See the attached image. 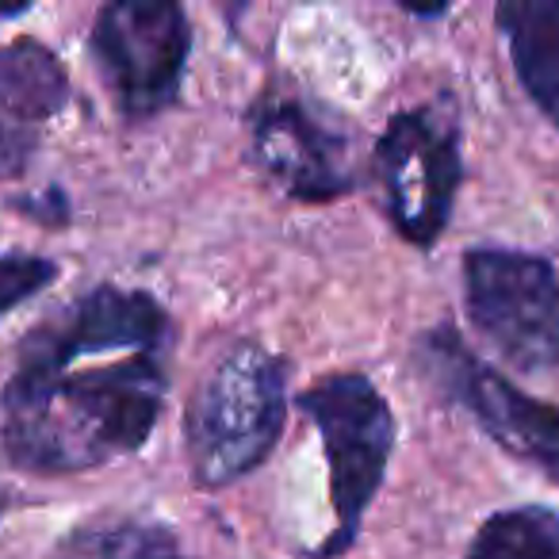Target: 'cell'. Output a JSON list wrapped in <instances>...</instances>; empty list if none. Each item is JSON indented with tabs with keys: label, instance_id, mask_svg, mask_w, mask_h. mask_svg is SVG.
Instances as JSON below:
<instances>
[{
	"label": "cell",
	"instance_id": "cell-1",
	"mask_svg": "<svg viewBox=\"0 0 559 559\" xmlns=\"http://www.w3.org/2000/svg\"><path fill=\"white\" fill-rule=\"evenodd\" d=\"M173 322L150 292L100 288L20 342L0 391V444L20 472L73 475L139 452L169 395Z\"/></svg>",
	"mask_w": 559,
	"mask_h": 559
},
{
	"label": "cell",
	"instance_id": "cell-2",
	"mask_svg": "<svg viewBox=\"0 0 559 559\" xmlns=\"http://www.w3.org/2000/svg\"><path fill=\"white\" fill-rule=\"evenodd\" d=\"M288 418V365L261 342L226 345L192 391L185 414V449L192 479L223 490L246 479L276 449Z\"/></svg>",
	"mask_w": 559,
	"mask_h": 559
},
{
	"label": "cell",
	"instance_id": "cell-3",
	"mask_svg": "<svg viewBox=\"0 0 559 559\" xmlns=\"http://www.w3.org/2000/svg\"><path fill=\"white\" fill-rule=\"evenodd\" d=\"M299 411L319 426L330 467V506L334 533L314 556L334 559L353 548L376 490L383 487L395 449V414L383 391L365 372H330L296 399Z\"/></svg>",
	"mask_w": 559,
	"mask_h": 559
},
{
	"label": "cell",
	"instance_id": "cell-4",
	"mask_svg": "<svg viewBox=\"0 0 559 559\" xmlns=\"http://www.w3.org/2000/svg\"><path fill=\"white\" fill-rule=\"evenodd\" d=\"M464 311L475 334L518 372L559 368V276L544 257L479 246L464 261Z\"/></svg>",
	"mask_w": 559,
	"mask_h": 559
},
{
	"label": "cell",
	"instance_id": "cell-5",
	"mask_svg": "<svg viewBox=\"0 0 559 559\" xmlns=\"http://www.w3.org/2000/svg\"><path fill=\"white\" fill-rule=\"evenodd\" d=\"M88 55L119 116L146 123L177 104L192 55V24L173 0H116L96 12Z\"/></svg>",
	"mask_w": 559,
	"mask_h": 559
},
{
	"label": "cell",
	"instance_id": "cell-6",
	"mask_svg": "<svg viewBox=\"0 0 559 559\" xmlns=\"http://www.w3.org/2000/svg\"><path fill=\"white\" fill-rule=\"evenodd\" d=\"M376 177L399 238L429 249L449 230L464 185L460 123L444 100L395 111L376 142Z\"/></svg>",
	"mask_w": 559,
	"mask_h": 559
},
{
	"label": "cell",
	"instance_id": "cell-7",
	"mask_svg": "<svg viewBox=\"0 0 559 559\" xmlns=\"http://www.w3.org/2000/svg\"><path fill=\"white\" fill-rule=\"evenodd\" d=\"M421 368L429 380L460 403L506 452L540 467L559 483V406L525 395L518 383L479 360L452 326H437L421 337Z\"/></svg>",
	"mask_w": 559,
	"mask_h": 559
},
{
	"label": "cell",
	"instance_id": "cell-8",
	"mask_svg": "<svg viewBox=\"0 0 559 559\" xmlns=\"http://www.w3.org/2000/svg\"><path fill=\"white\" fill-rule=\"evenodd\" d=\"M249 162L296 203H334L357 188L342 131L288 88H264L246 111Z\"/></svg>",
	"mask_w": 559,
	"mask_h": 559
},
{
	"label": "cell",
	"instance_id": "cell-9",
	"mask_svg": "<svg viewBox=\"0 0 559 559\" xmlns=\"http://www.w3.org/2000/svg\"><path fill=\"white\" fill-rule=\"evenodd\" d=\"M495 20L521 88L559 127V0H502Z\"/></svg>",
	"mask_w": 559,
	"mask_h": 559
},
{
	"label": "cell",
	"instance_id": "cell-10",
	"mask_svg": "<svg viewBox=\"0 0 559 559\" xmlns=\"http://www.w3.org/2000/svg\"><path fill=\"white\" fill-rule=\"evenodd\" d=\"M70 104V73L39 39L0 47V123L39 131Z\"/></svg>",
	"mask_w": 559,
	"mask_h": 559
},
{
	"label": "cell",
	"instance_id": "cell-11",
	"mask_svg": "<svg viewBox=\"0 0 559 559\" xmlns=\"http://www.w3.org/2000/svg\"><path fill=\"white\" fill-rule=\"evenodd\" d=\"M55 559H192L169 525L146 518H96L58 540Z\"/></svg>",
	"mask_w": 559,
	"mask_h": 559
},
{
	"label": "cell",
	"instance_id": "cell-12",
	"mask_svg": "<svg viewBox=\"0 0 559 559\" xmlns=\"http://www.w3.org/2000/svg\"><path fill=\"white\" fill-rule=\"evenodd\" d=\"M464 559H559V510L513 506L490 513Z\"/></svg>",
	"mask_w": 559,
	"mask_h": 559
},
{
	"label": "cell",
	"instance_id": "cell-13",
	"mask_svg": "<svg viewBox=\"0 0 559 559\" xmlns=\"http://www.w3.org/2000/svg\"><path fill=\"white\" fill-rule=\"evenodd\" d=\"M58 276V264L35 253H12L0 249V319L12 314L20 304L35 299L39 292H47Z\"/></svg>",
	"mask_w": 559,
	"mask_h": 559
},
{
	"label": "cell",
	"instance_id": "cell-14",
	"mask_svg": "<svg viewBox=\"0 0 559 559\" xmlns=\"http://www.w3.org/2000/svg\"><path fill=\"white\" fill-rule=\"evenodd\" d=\"M35 150H39V131L27 127L0 123V180H16L27 173Z\"/></svg>",
	"mask_w": 559,
	"mask_h": 559
},
{
	"label": "cell",
	"instance_id": "cell-15",
	"mask_svg": "<svg viewBox=\"0 0 559 559\" xmlns=\"http://www.w3.org/2000/svg\"><path fill=\"white\" fill-rule=\"evenodd\" d=\"M27 12V4H12V9H4V4H0V20H12V16H24Z\"/></svg>",
	"mask_w": 559,
	"mask_h": 559
}]
</instances>
